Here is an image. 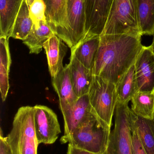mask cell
<instances>
[{
	"label": "cell",
	"instance_id": "cell-1",
	"mask_svg": "<svg viewBox=\"0 0 154 154\" xmlns=\"http://www.w3.org/2000/svg\"><path fill=\"white\" fill-rule=\"evenodd\" d=\"M140 33L100 36V43L92 68L94 75L116 85L134 64L143 48Z\"/></svg>",
	"mask_w": 154,
	"mask_h": 154
},
{
	"label": "cell",
	"instance_id": "cell-2",
	"mask_svg": "<svg viewBox=\"0 0 154 154\" xmlns=\"http://www.w3.org/2000/svg\"><path fill=\"white\" fill-rule=\"evenodd\" d=\"M33 107H20L15 114L10 133L5 137L12 154H37L38 145L34 127Z\"/></svg>",
	"mask_w": 154,
	"mask_h": 154
},
{
	"label": "cell",
	"instance_id": "cell-3",
	"mask_svg": "<svg viewBox=\"0 0 154 154\" xmlns=\"http://www.w3.org/2000/svg\"><path fill=\"white\" fill-rule=\"evenodd\" d=\"M88 96L92 113L104 128L111 131L112 119L118 102L115 84L93 75Z\"/></svg>",
	"mask_w": 154,
	"mask_h": 154
},
{
	"label": "cell",
	"instance_id": "cell-4",
	"mask_svg": "<svg viewBox=\"0 0 154 154\" xmlns=\"http://www.w3.org/2000/svg\"><path fill=\"white\" fill-rule=\"evenodd\" d=\"M138 0H113L101 35L140 33L137 18Z\"/></svg>",
	"mask_w": 154,
	"mask_h": 154
},
{
	"label": "cell",
	"instance_id": "cell-5",
	"mask_svg": "<svg viewBox=\"0 0 154 154\" xmlns=\"http://www.w3.org/2000/svg\"><path fill=\"white\" fill-rule=\"evenodd\" d=\"M111 131L104 128L94 117L68 136L62 137L60 142L62 144L68 143L89 152L104 154L108 144Z\"/></svg>",
	"mask_w": 154,
	"mask_h": 154
},
{
	"label": "cell",
	"instance_id": "cell-6",
	"mask_svg": "<svg viewBox=\"0 0 154 154\" xmlns=\"http://www.w3.org/2000/svg\"><path fill=\"white\" fill-rule=\"evenodd\" d=\"M128 104L118 101L115 111V127L104 154H132L131 133Z\"/></svg>",
	"mask_w": 154,
	"mask_h": 154
},
{
	"label": "cell",
	"instance_id": "cell-7",
	"mask_svg": "<svg viewBox=\"0 0 154 154\" xmlns=\"http://www.w3.org/2000/svg\"><path fill=\"white\" fill-rule=\"evenodd\" d=\"M33 107L34 127L38 143H54L61 132L57 115L46 106L37 105Z\"/></svg>",
	"mask_w": 154,
	"mask_h": 154
},
{
	"label": "cell",
	"instance_id": "cell-8",
	"mask_svg": "<svg viewBox=\"0 0 154 154\" xmlns=\"http://www.w3.org/2000/svg\"><path fill=\"white\" fill-rule=\"evenodd\" d=\"M113 1L85 0L86 23L84 38L102 34Z\"/></svg>",
	"mask_w": 154,
	"mask_h": 154
},
{
	"label": "cell",
	"instance_id": "cell-9",
	"mask_svg": "<svg viewBox=\"0 0 154 154\" xmlns=\"http://www.w3.org/2000/svg\"><path fill=\"white\" fill-rule=\"evenodd\" d=\"M67 11L68 31L65 43L71 48L80 42L85 36V0H68Z\"/></svg>",
	"mask_w": 154,
	"mask_h": 154
},
{
	"label": "cell",
	"instance_id": "cell-10",
	"mask_svg": "<svg viewBox=\"0 0 154 154\" xmlns=\"http://www.w3.org/2000/svg\"><path fill=\"white\" fill-rule=\"evenodd\" d=\"M64 122L66 137L95 116L92 113L88 94L78 98L74 104L61 110Z\"/></svg>",
	"mask_w": 154,
	"mask_h": 154
},
{
	"label": "cell",
	"instance_id": "cell-11",
	"mask_svg": "<svg viewBox=\"0 0 154 154\" xmlns=\"http://www.w3.org/2000/svg\"><path fill=\"white\" fill-rule=\"evenodd\" d=\"M134 66L138 91H154V52L151 46H143Z\"/></svg>",
	"mask_w": 154,
	"mask_h": 154
},
{
	"label": "cell",
	"instance_id": "cell-12",
	"mask_svg": "<svg viewBox=\"0 0 154 154\" xmlns=\"http://www.w3.org/2000/svg\"><path fill=\"white\" fill-rule=\"evenodd\" d=\"M46 5L45 17L55 35L64 42L68 31V0H42Z\"/></svg>",
	"mask_w": 154,
	"mask_h": 154
},
{
	"label": "cell",
	"instance_id": "cell-13",
	"mask_svg": "<svg viewBox=\"0 0 154 154\" xmlns=\"http://www.w3.org/2000/svg\"><path fill=\"white\" fill-rule=\"evenodd\" d=\"M43 48L47 56L50 74L52 78H54L64 69L63 60L68 47L60 38L54 34L44 43Z\"/></svg>",
	"mask_w": 154,
	"mask_h": 154
},
{
	"label": "cell",
	"instance_id": "cell-14",
	"mask_svg": "<svg viewBox=\"0 0 154 154\" xmlns=\"http://www.w3.org/2000/svg\"><path fill=\"white\" fill-rule=\"evenodd\" d=\"M52 85L59 98L61 110L74 104L77 100L71 79L68 64L66 65L62 71L52 78Z\"/></svg>",
	"mask_w": 154,
	"mask_h": 154
},
{
	"label": "cell",
	"instance_id": "cell-15",
	"mask_svg": "<svg viewBox=\"0 0 154 154\" xmlns=\"http://www.w3.org/2000/svg\"><path fill=\"white\" fill-rule=\"evenodd\" d=\"M68 65L71 79L77 97L79 98L88 94L93 79L92 70L84 66L71 55Z\"/></svg>",
	"mask_w": 154,
	"mask_h": 154
},
{
	"label": "cell",
	"instance_id": "cell-16",
	"mask_svg": "<svg viewBox=\"0 0 154 154\" xmlns=\"http://www.w3.org/2000/svg\"><path fill=\"white\" fill-rule=\"evenodd\" d=\"M128 112L130 128L137 131L146 154H154V118L141 117L129 107Z\"/></svg>",
	"mask_w": 154,
	"mask_h": 154
},
{
	"label": "cell",
	"instance_id": "cell-17",
	"mask_svg": "<svg viewBox=\"0 0 154 154\" xmlns=\"http://www.w3.org/2000/svg\"><path fill=\"white\" fill-rule=\"evenodd\" d=\"M100 36L85 37L71 48L74 56L84 66L92 70L100 43Z\"/></svg>",
	"mask_w": 154,
	"mask_h": 154
},
{
	"label": "cell",
	"instance_id": "cell-18",
	"mask_svg": "<svg viewBox=\"0 0 154 154\" xmlns=\"http://www.w3.org/2000/svg\"><path fill=\"white\" fill-rule=\"evenodd\" d=\"M23 0H0V37L9 39Z\"/></svg>",
	"mask_w": 154,
	"mask_h": 154
},
{
	"label": "cell",
	"instance_id": "cell-19",
	"mask_svg": "<svg viewBox=\"0 0 154 154\" xmlns=\"http://www.w3.org/2000/svg\"><path fill=\"white\" fill-rule=\"evenodd\" d=\"M54 34L46 20L40 21L38 26L33 24L30 32L23 43L30 50V54H38L44 43Z\"/></svg>",
	"mask_w": 154,
	"mask_h": 154
},
{
	"label": "cell",
	"instance_id": "cell-20",
	"mask_svg": "<svg viewBox=\"0 0 154 154\" xmlns=\"http://www.w3.org/2000/svg\"><path fill=\"white\" fill-rule=\"evenodd\" d=\"M9 39L0 37V91L2 100L6 99L10 88L9 74L11 64Z\"/></svg>",
	"mask_w": 154,
	"mask_h": 154
},
{
	"label": "cell",
	"instance_id": "cell-21",
	"mask_svg": "<svg viewBox=\"0 0 154 154\" xmlns=\"http://www.w3.org/2000/svg\"><path fill=\"white\" fill-rule=\"evenodd\" d=\"M137 18L140 34L153 35L154 0H138Z\"/></svg>",
	"mask_w": 154,
	"mask_h": 154
},
{
	"label": "cell",
	"instance_id": "cell-22",
	"mask_svg": "<svg viewBox=\"0 0 154 154\" xmlns=\"http://www.w3.org/2000/svg\"><path fill=\"white\" fill-rule=\"evenodd\" d=\"M118 101L124 104H128L133 97L138 92L134 64L129 68L127 72L116 85Z\"/></svg>",
	"mask_w": 154,
	"mask_h": 154
},
{
	"label": "cell",
	"instance_id": "cell-23",
	"mask_svg": "<svg viewBox=\"0 0 154 154\" xmlns=\"http://www.w3.org/2000/svg\"><path fill=\"white\" fill-rule=\"evenodd\" d=\"M133 111L139 116L152 120L154 118V91H138L131 100Z\"/></svg>",
	"mask_w": 154,
	"mask_h": 154
},
{
	"label": "cell",
	"instance_id": "cell-24",
	"mask_svg": "<svg viewBox=\"0 0 154 154\" xmlns=\"http://www.w3.org/2000/svg\"><path fill=\"white\" fill-rule=\"evenodd\" d=\"M33 24L30 17V6L26 0H23L14 21L11 38L24 40L30 32Z\"/></svg>",
	"mask_w": 154,
	"mask_h": 154
},
{
	"label": "cell",
	"instance_id": "cell-25",
	"mask_svg": "<svg viewBox=\"0 0 154 154\" xmlns=\"http://www.w3.org/2000/svg\"><path fill=\"white\" fill-rule=\"evenodd\" d=\"M46 5L42 0H34L30 6V15L33 24L38 26L40 21L46 20Z\"/></svg>",
	"mask_w": 154,
	"mask_h": 154
},
{
	"label": "cell",
	"instance_id": "cell-26",
	"mask_svg": "<svg viewBox=\"0 0 154 154\" xmlns=\"http://www.w3.org/2000/svg\"><path fill=\"white\" fill-rule=\"evenodd\" d=\"M131 130L132 154H147L137 131L133 128Z\"/></svg>",
	"mask_w": 154,
	"mask_h": 154
},
{
	"label": "cell",
	"instance_id": "cell-27",
	"mask_svg": "<svg viewBox=\"0 0 154 154\" xmlns=\"http://www.w3.org/2000/svg\"><path fill=\"white\" fill-rule=\"evenodd\" d=\"M0 154H12L6 138L2 135V131L0 135Z\"/></svg>",
	"mask_w": 154,
	"mask_h": 154
},
{
	"label": "cell",
	"instance_id": "cell-28",
	"mask_svg": "<svg viewBox=\"0 0 154 154\" xmlns=\"http://www.w3.org/2000/svg\"><path fill=\"white\" fill-rule=\"evenodd\" d=\"M67 154H104L101 153H96L89 152L80 148H78L71 144L68 145V152Z\"/></svg>",
	"mask_w": 154,
	"mask_h": 154
},
{
	"label": "cell",
	"instance_id": "cell-29",
	"mask_svg": "<svg viewBox=\"0 0 154 154\" xmlns=\"http://www.w3.org/2000/svg\"><path fill=\"white\" fill-rule=\"evenodd\" d=\"M26 1L27 2V3H28V5H29V6H30L31 5L33 2H34V0H26Z\"/></svg>",
	"mask_w": 154,
	"mask_h": 154
},
{
	"label": "cell",
	"instance_id": "cell-30",
	"mask_svg": "<svg viewBox=\"0 0 154 154\" xmlns=\"http://www.w3.org/2000/svg\"><path fill=\"white\" fill-rule=\"evenodd\" d=\"M151 46L154 52V33L153 34V38L152 43V45H151Z\"/></svg>",
	"mask_w": 154,
	"mask_h": 154
}]
</instances>
